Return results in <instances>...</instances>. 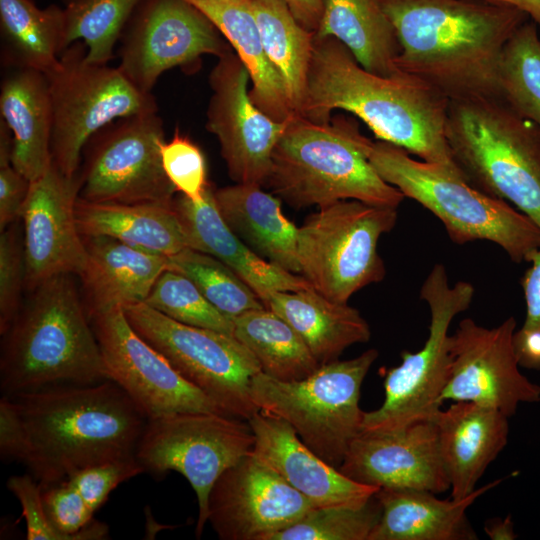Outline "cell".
Instances as JSON below:
<instances>
[{
	"instance_id": "6da1fadb",
	"label": "cell",
	"mask_w": 540,
	"mask_h": 540,
	"mask_svg": "<svg viewBox=\"0 0 540 540\" xmlns=\"http://www.w3.org/2000/svg\"><path fill=\"white\" fill-rule=\"evenodd\" d=\"M399 44L396 67L448 101L500 96L505 46L527 15L486 0H380Z\"/></svg>"
},
{
	"instance_id": "7a4b0ae2",
	"label": "cell",
	"mask_w": 540,
	"mask_h": 540,
	"mask_svg": "<svg viewBox=\"0 0 540 540\" xmlns=\"http://www.w3.org/2000/svg\"><path fill=\"white\" fill-rule=\"evenodd\" d=\"M448 104L421 80L401 71L390 76L370 72L336 38L314 35L299 116L326 124L333 110L348 111L378 140L423 161L459 170L445 136Z\"/></svg>"
},
{
	"instance_id": "3957f363",
	"label": "cell",
	"mask_w": 540,
	"mask_h": 540,
	"mask_svg": "<svg viewBox=\"0 0 540 540\" xmlns=\"http://www.w3.org/2000/svg\"><path fill=\"white\" fill-rule=\"evenodd\" d=\"M23 419V464L43 489L90 466L135 456L148 418L114 381L10 396Z\"/></svg>"
},
{
	"instance_id": "277c9868",
	"label": "cell",
	"mask_w": 540,
	"mask_h": 540,
	"mask_svg": "<svg viewBox=\"0 0 540 540\" xmlns=\"http://www.w3.org/2000/svg\"><path fill=\"white\" fill-rule=\"evenodd\" d=\"M72 276L51 277L28 291L16 319L2 336V395L109 379Z\"/></svg>"
},
{
	"instance_id": "5b68a950",
	"label": "cell",
	"mask_w": 540,
	"mask_h": 540,
	"mask_svg": "<svg viewBox=\"0 0 540 540\" xmlns=\"http://www.w3.org/2000/svg\"><path fill=\"white\" fill-rule=\"evenodd\" d=\"M371 143L353 119L317 124L294 116L274 149L264 186L294 208L341 200L398 208L405 196L371 165Z\"/></svg>"
},
{
	"instance_id": "8992f818",
	"label": "cell",
	"mask_w": 540,
	"mask_h": 540,
	"mask_svg": "<svg viewBox=\"0 0 540 540\" xmlns=\"http://www.w3.org/2000/svg\"><path fill=\"white\" fill-rule=\"evenodd\" d=\"M445 136L474 187L540 227V129L501 96L449 101Z\"/></svg>"
},
{
	"instance_id": "52a82bcc",
	"label": "cell",
	"mask_w": 540,
	"mask_h": 540,
	"mask_svg": "<svg viewBox=\"0 0 540 540\" xmlns=\"http://www.w3.org/2000/svg\"><path fill=\"white\" fill-rule=\"evenodd\" d=\"M409 154L378 140L372 141L368 159L384 181L436 216L454 243L489 241L517 264L540 248V227L527 215L474 187L459 170Z\"/></svg>"
},
{
	"instance_id": "ba28073f",
	"label": "cell",
	"mask_w": 540,
	"mask_h": 540,
	"mask_svg": "<svg viewBox=\"0 0 540 540\" xmlns=\"http://www.w3.org/2000/svg\"><path fill=\"white\" fill-rule=\"evenodd\" d=\"M377 357L371 348L352 359L322 364L297 381L259 372L251 380L252 401L259 411L288 423L309 449L339 469L361 431V386Z\"/></svg>"
},
{
	"instance_id": "9c48e42d",
	"label": "cell",
	"mask_w": 540,
	"mask_h": 540,
	"mask_svg": "<svg viewBox=\"0 0 540 540\" xmlns=\"http://www.w3.org/2000/svg\"><path fill=\"white\" fill-rule=\"evenodd\" d=\"M397 218V208L359 200L320 207L298 228L300 275L325 297L348 303L355 292L384 279L378 242Z\"/></svg>"
},
{
	"instance_id": "30bf717a",
	"label": "cell",
	"mask_w": 540,
	"mask_h": 540,
	"mask_svg": "<svg viewBox=\"0 0 540 540\" xmlns=\"http://www.w3.org/2000/svg\"><path fill=\"white\" fill-rule=\"evenodd\" d=\"M86 46L77 41L45 73L52 110L51 156L66 175L80 170L88 140L109 123L128 116L157 112L151 93L134 86L118 67L90 63Z\"/></svg>"
},
{
	"instance_id": "8fae6325",
	"label": "cell",
	"mask_w": 540,
	"mask_h": 540,
	"mask_svg": "<svg viewBox=\"0 0 540 540\" xmlns=\"http://www.w3.org/2000/svg\"><path fill=\"white\" fill-rule=\"evenodd\" d=\"M474 295L475 288L467 281L451 284L443 264L432 267L420 289L430 313L427 339L418 351H403L401 364L384 372L383 403L364 412L361 431L394 429L435 417L451 365L449 328L470 307Z\"/></svg>"
},
{
	"instance_id": "7c38bea8",
	"label": "cell",
	"mask_w": 540,
	"mask_h": 540,
	"mask_svg": "<svg viewBox=\"0 0 540 540\" xmlns=\"http://www.w3.org/2000/svg\"><path fill=\"white\" fill-rule=\"evenodd\" d=\"M123 312L142 338L227 415L247 421L259 411L250 386L261 368L234 336L177 322L144 302L126 305Z\"/></svg>"
},
{
	"instance_id": "4fadbf2b",
	"label": "cell",
	"mask_w": 540,
	"mask_h": 540,
	"mask_svg": "<svg viewBox=\"0 0 540 540\" xmlns=\"http://www.w3.org/2000/svg\"><path fill=\"white\" fill-rule=\"evenodd\" d=\"M255 442L246 420L233 416L180 412L149 418L135 457L145 472L183 475L198 504L195 535L200 538L208 522V499L219 476L249 453Z\"/></svg>"
},
{
	"instance_id": "5bb4252c",
	"label": "cell",
	"mask_w": 540,
	"mask_h": 540,
	"mask_svg": "<svg viewBox=\"0 0 540 540\" xmlns=\"http://www.w3.org/2000/svg\"><path fill=\"white\" fill-rule=\"evenodd\" d=\"M165 143L157 112L117 119L86 143L79 198L92 202L172 203L176 190L161 161Z\"/></svg>"
},
{
	"instance_id": "9a60e30c",
	"label": "cell",
	"mask_w": 540,
	"mask_h": 540,
	"mask_svg": "<svg viewBox=\"0 0 540 540\" xmlns=\"http://www.w3.org/2000/svg\"><path fill=\"white\" fill-rule=\"evenodd\" d=\"M119 41L117 67L145 93L163 72L230 50L218 29L186 0H141Z\"/></svg>"
},
{
	"instance_id": "2e32d148",
	"label": "cell",
	"mask_w": 540,
	"mask_h": 540,
	"mask_svg": "<svg viewBox=\"0 0 540 540\" xmlns=\"http://www.w3.org/2000/svg\"><path fill=\"white\" fill-rule=\"evenodd\" d=\"M109 379L149 418L180 412L227 415L131 326L122 307L90 317Z\"/></svg>"
},
{
	"instance_id": "e0dca14e",
	"label": "cell",
	"mask_w": 540,
	"mask_h": 540,
	"mask_svg": "<svg viewBox=\"0 0 540 540\" xmlns=\"http://www.w3.org/2000/svg\"><path fill=\"white\" fill-rule=\"evenodd\" d=\"M516 325L513 316L492 328L471 318L459 322L450 336L451 365L442 402H471L507 417L521 403L540 402V385L519 369L513 344Z\"/></svg>"
},
{
	"instance_id": "ac0fdd59",
	"label": "cell",
	"mask_w": 540,
	"mask_h": 540,
	"mask_svg": "<svg viewBox=\"0 0 540 540\" xmlns=\"http://www.w3.org/2000/svg\"><path fill=\"white\" fill-rule=\"evenodd\" d=\"M249 81L247 68L231 49L218 57L209 75L206 128L219 142L231 179L264 186L287 123L273 120L254 104Z\"/></svg>"
},
{
	"instance_id": "d6986e66",
	"label": "cell",
	"mask_w": 540,
	"mask_h": 540,
	"mask_svg": "<svg viewBox=\"0 0 540 540\" xmlns=\"http://www.w3.org/2000/svg\"><path fill=\"white\" fill-rule=\"evenodd\" d=\"M314 506L251 451L226 469L208 499V522L221 540H268Z\"/></svg>"
},
{
	"instance_id": "ffe728a7",
	"label": "cell",
	"mask_w": 540,
	"mask_h": 540,
	"mask_svg": "<svg viewBox=\"0 0 540 540\" xmlns=\"http://www.w3.org/2000/svg\"><path fill=\"white\" fill-rule=\"evenodd\" d=\"M81 172L64 174L55 163L30 183L21 210L26 261V291L61 275H79L86 263L83 236L76 221Z\"/></svg>"
},
{
	"instance_id": "44dd1931",
	"label": "cell",
	"mask_w": 540,
	"mask_h": 540,
	"mask_svg": "<svg viewBox=\"0 0 540 540\" xmlns=\"http://www.w3.org/2000/svg\"><path fill=\"white\" fill-rule=\"evenodd\" d=\"M339 470L355 482L378 489L442 493L450 481L433 419L378 431H360Z\"/></svg>"
},
{
	"instance_id": "7402d4cb",
	"label": "cell",
	"mask_w": 540,
	"mask_h": 540,
	"mask_svg": "<svg viewBox=\"0 0 540 540\" xmlns=\"http://www.w3.org/2000/svg\"><path fill=\"white\" fill-rule=\"evenodd\" d=\"M255 442L251 452L277 471L314 507L361 506L378 488L353 481L328 464L284 420L262 411L248 420Z\"/></svg>"
},
{
	"instance_id": "603a6c76",
	"label": "cell",
	"mask_w": 540,
	"mask_h": 540,
	"mask_svg": "<svg viewBox=\"0 0 540 540\" xmlns=\"http://www.w3.org/2000/svg\"><path fill=\"white\" fill-rule=\"evenodd\" d=\"M173 207L188 247L227 265L249 285L264 306L275 292L312 287L302 275L288 272L259 256L230 229L217 208L211 184L201 200L192 201L180 194L175 196Z\"/></svg>"
},
{
	"instance_id": "cb8c5ba5",
	"label": "cell",
	"mask_w": 540,
	"mask_h": 540,
	"mask_svg": "<svg viewBox=\"0 0 540 540\" xmlns=\"http://www.w3.org/2000/svg\"><path fill=\"white\" fill-rule=\"evenodd\" d=\"M508 418L471 402H454L437 412L433 420L452 499H464L477 489L478 480L508 442Z\"/></svg>"
},
{
	"instance_id": "d4e9b609",
	"label": "cell",
	"mask_w": 540,
	"mask_h": 540,
	"mask_svg": "<svg viewBox=\"0 0 540 540\" xmlns=\"http://www.w3.org/2000/svg\"><path fill=\"white\" fill-rule=\"evenodd\" d=\"M86 263L78 275L89 319L115 307L144 302L167 269V257L106 236H83Z\"/></svg>"
},
{
	"instance_id": "484cf974",
	"label": "cell",
	"mask_w": 540,
	"mask_h": 540,
	"mask_svg": "<svg viewBox=\"0 0 540 540\" xmlns=\"http://www.w3.org/2000/svg\"><path fill=\"white\" fill-rule=\"evenodd\" d=\"M500 482H490L460 500H441L426 490L379 489L381 515L368 540H475L466 511Z\"/></svg>"
},
{
	"instance_id": "4316f807",
	"label": "cell",
	"mask_w": 540,
	"mask_h": 540,
	"mask_svg": "<svg viewBox=\"0 0 540 540\" xmlns=\"http://www.w3.org/2000/svg\"><path fill=\"white\" fill-rule=\"evenodd\" d=\"M0 114L13 136L12 166L30 182L38 179L52 162V110L45 73L5 68Z\"/></svg>"
},
{
	"instance_id": "83f0119b",
	"label": "cell",
	"mask_w": 540,
	"mask_h": 540,
	"mask_svg": "<svg viewBox=\"0 0 540 540\" xmlns=\"http://www.w3.org/2000/svg\"><path fill=\"white\" fill-rule=\"evenodd\" d=\"M214 197L226 224L254 252L300 275L298 228L284 216L278 197L247 183L214 189Z\"/></svg>"
},
{
	"instance_id": "f1b7e54d",
	"label": "cell",
	"mask_w": 540,
	"mask_h": 540,
	"mask_svg": "<svg viewBox=\"0 0 540 540\" xmlns=\"http://www.w3.org/2000/svg\"><path fill=\"white\" fill-rule=\"evenodd\" d=\"M265 307L298 332L320 365L338 360L346 348L371 337L369 324L356 308L333 301L313 287L275 292Z\"/></svg>"
},
{
	"instance_id": "f546056e",
	"label": "cell",
	"mask_w": 540,
	"mask_h": 540,
	"mask_svg": "<svg viewBox=\"0 0 540 540\" xmlns=\"http://www.w3.org/2000/svg\"><path fill=\"white\" fill-rule=\"evenodd\" d=\"M75 213L82 236L114 238L165 257L188 247L173 202L124 204L78 198Z\"/></svg>"
},
{
	"instance_id": "4dcf8cb0",
	"label": "cell",
	"mask_w": 540,
	"mask_h": 540,
	"mask_svg": "<svg viewBox=\"0 0 540 540\" xmlns=\"http://www.w3.org/2000/svg\"><path fill=\"white\" fill-rule=\"evenodd\" d=\"M218 29L247 68L254 104L273 120L287 123L294 116L282 80L262 44L251 0H186Z\"/></svg>"
},
{
	"instance_id": "1f68e13d",
	"label": "cell",
	"mask_w": 540,
	"mask_h": 540,
	"mask_svg": "<svg viewBox=\"0 0 540 540\" xmlns=\"http://www.w3.org/2000/svg\"><path fill=\"white\" fill-rule=\"evenodd\" d=\"M314 35L336 38L370 72L383 76L400 72L399 44L380 0H322Z\"/></svg>"
},
{
	"instance_id": "d6a6232c",
	"label": "cell",
	"mask_w": 540,
	"mask_h": 540,
	"mask_svg": "<svg viewBox=\"0 0 540 540\" xmlns=\"http://www.w3.org/2000/svg\"><path fill=\"white\" fill-rule=\"evenodd\" d=\"M1 60L5 68L47 73L64 48V13L41 9L32 0H0Z\"/></svg>"
},
{
	"instance_id": "836d02e7",
	"label": "cell",
	"mask_w": 540,
	"mask_h": 540,
	"mask_svg": "<svg viewBox=\"0 0 540 540\" xmlns=\"http://www.w3.org/2000/svg\"><path fill=\"white\" fill-rule=\"evenodd\" d=\"M263 47L299 116L307 88L314 32L295 18L284 0H251Z\"/></svg>"
},
{
	"instance_id": "e575fe53",
	"label": "cell",
	"mask_w": 540,
	"mask_h": 540,
	"mask_svg": "<svg viewBox=\"0 0 540 540\" xmlns=\"http://www.w3.org/2000/svg\"><path fill=\"white\" fill-rule=\"evenodd\" d=\"M233 322L234 337L254 355L264 374L281 381H297L320 366L298 332L272 310H251Z\"/></svg>"
},
{
	"instance_id": "d590c367",
	"label": "cell",
	"mask_w": 540,
	"mask_h": 540,
	"mask_svg": "<svg viewBox=\"0 0 540 540\" xmlns=\"http://www.w3.org/2000/svg\"><path fill=\"white\" fill-rule=\"evenodd\" d=\"M141 0H66L64 48L80 41L86 46V60L108 64L133 12Z\"/></svg>"
},
{
	"instance_id": "8d00e7d4",
	"label": "cell",
	"mask_w": 540,
	"mask_h": 540,
	"mask_svg": "<svg viewBox=\"0 0 540 540\" xmlns=\"http://www.w3.org/2000/svg\"><path fill=\"white\" fill-rule=\"evenodd\" d=\"M500 96L540 129V37L524 22L507 42L499 68Z\"/></svg>"
},
{
	"instance_id": "74e56055",
	"label": "cell",
	"mask_w": 540,
	"mask_h": 540,
	"mask_svg": "<svg viewBox=\"0 0 540 540\" xmlns=\"http://www.w3.org/2000/svg\"><path fill=\"white\" fill-rule=\"evenodd\" d=\"M167 269L190 279L218 310L232 319L265 307L247 283L209 254L187 247L167 257Z\"/></svg>"
},
{
	"instance_id": "f35d334b",
	"label": "cell",
	"mask_w": 540,
	"mask_h": 540,
	"mask_svg": "<svg viewBox=\"0 0 540 540\" xmlns=\"http://www.w3.org/2000/svg\"><path fill=\"white\" fill-rule=\"evenodd\" d=\"M380 515L376 494L361 506L314 507L268 540H368Z\"/></svg>"
},
{
	"instance_id": "ab89813d",
	"label": "cell",
	"mask_w": 540,
	"mask_h": 540,
	"mask_svg": "<svg viewBox=\"0 0 540 540\" xmlns=\"http://www.w3.org/2000/svg\"><path fill=\"white\" fill-rule=\"evenodd\" d=\"M144 303L177 322L234 336L233 319L218 310L190 279L174 270L162 272Z\"/></svg>"
},
{
	"instance_id": "60d3db41",
	"label": "cell",
	"mask_w": 540,
	"mask_h": 540,
	"mask_svg": "<svg viewBox=\"0 0 540 540\" xmlns=\"http://www.w3.org/2000/svg\"><path fill=\"white\" fill-rule=\"evenodd\" d=\"M42 500L49 521L67 540L108 538V525L94 519L95 512L68 479L43 489Z\"/></svg>"
},
{
	"instance_id": "b9f144b4",
	"label": "cell",
	"mask_w": 540,
	"mask_h": 540,
	"mask_svg": "<svg viewBox=\"0 0 540 540\" xmlns=\"http://www.w3.org/2000/svg\"><path fill=\"white\" fill-rule=\"evenodd\" d=\"M26 290V261L23 236L15 223L0 236V333L11 327L23 304Z\"/></svg>"
},
{
	"instance_id": "7bdbcfd3",
	"label": "cell",
	"mask_w": 540,
	"mask_h": 540,
	"mask_svg": "<svg viewBox=\"0 0 540 540\" xmlns=\"http://www.w3.org/2000/svg\"><path fill=\"white\" fill-rule=\"evenodd\" d=\"M164 172L176 192L192 201L203 198L209 185L204 154L187 136L175 131L161 148Z\"/></svg>"
},
{
	"instance_id": "ee69618b",
	"label": "cell",
	"mask_w": 540,
	"mask_h": 540,
	"mask_svg": "<svg viewBox=\"0 0 540 540\" xmlns=\"http://www.w3.org/2000/svg\"><path fill=\"white\" fill-rule=\"evenodd\" d=\"M530 266L521 278L526 315L513 335L515 354L520 367L540 370V248L529 257Z\"/></svg>"
},
{
	"instance_id": "f6af8a7d",
	"label": "cell",
	"mask_w": 540,
	"mask_h": 540,
	"mask_svg": "<svg viewBox=\"0 0 540 540\" xmlns=\"http://www.w3.org/2000/svg\"><path fill=\"white\" fill-rule=\"evenodd\" d=\"M145 472L135 456L82 469L67 478L96 512L122 482Z\"/></svg>"
},
{
	"instance_id": "bcb514c9",
	"label": "cell",
	"mask_w": 540,
	"mask_h": 540,
	"mask_svg": "<svg viewBox=\"0 0 540 540\" xmlns=\"http://www.w3.org/2000/svg\"><path fill=\"white\" fill-rule=\"evenodd\" d=\"M7 488L21 505L28 540H67L49 521L42 500L43 488L30 473L9 477Z\"/></svg>"
},
{
	"instance_id": "7dc6e473",
	"label": "cell",
	"mask_w": 540,
	"mask_h": 540,
	"mask_svg": "<svg viewBox=\"0 0 540 540\" xmlns=\"http://www.w3.org/2000/svg\"><path fill=\"white\" fill-rule=\"evenodd\" d=\"M28 450V437L23 419L14 399H0V455L4 460L22 462Z\"/></svg>"
},
{
	"instance_id": "c3c4849f",
	"label": "cell",
	"mask_w": 540,
	"mask_h": 540,
	"mask_svg": "<svg viewBox=\"0 0 540 540\" xmlns=\"http://www.w3.org/2000/svg\"><path fill=\"white\" fill-rule=\"evenodd\" d=\"M30 181L12 165L0 167V230H5L20 218Z\"/></svg>"
},
{
	"instance_id": "681fc988",
	"label": "cell",
	"mask_w": 540,
	"mask_h": 540,
	"mask_svg": "<svg viewBox=\"0 0 540 540\" xmlns=\"http://www.w3.org/2000/svg\"><path fill=\"white\" fill-rule=\"evenodd\" d=\"M295 18L315 33L322 15V0H284Z\"/></svg>"
},
{
	"instance_id": "f907efd6",
	"label": "cell",
	"mask_w": 540,
	"mask_h": 540,
	"mask_svg": "<svg viewBox=\"0 0 540 540\" xmlns=\"http://www.w3.org/2000/svg\"><path fill=\"white\" fill-rule=\"evenodd\" d=\"M484 532L491 540H513L517 537L510 515L505 518H493L485 522Z\"/></svg>"
},
{
	"instance_id": "816d5d0a",
	"label": "cell",
	"mask_w": 540,
	"mask_h": 540,
	"mask_svg": "<svg viewBox=\"0 0 540 540\" xmlns=\"http://www.w3.org/2000/svg\"><path fill=\"white\" fill-rule=\"evenodd\" d=\"M13 136L7 124L0 119V167L12 165Z\"/></svg>"
},
{
	"instance_id": "f5cc1de1",
	"label": "cell",
	"mask_w": 540,
	"mask_h": 540,
	"mask_svg": "<svg viewBox=\"0 0 540 540\" xmlns=\"http://www.w3.org/2000/svg\"><path fill=\"white\" fill-rule=\"evenodd\" d=\"M509 3L540 25V0H509Z\"/></svg>"
},
{
	"instance_id": "db71d44e",
	"label": "cell",
	"mask_w": 540,
	"mask_h": 540,
	"mask_svg": "<svg viewBox=\"0 0 540 540\" xmlns=\"http://www.w3.org/2000/svg\"><path fill=\"white\" fill-rule=\"evenodd\" d=\"M486 1L510 4V3H509V0H486Z\"/></svg>"
}]
</instances>
